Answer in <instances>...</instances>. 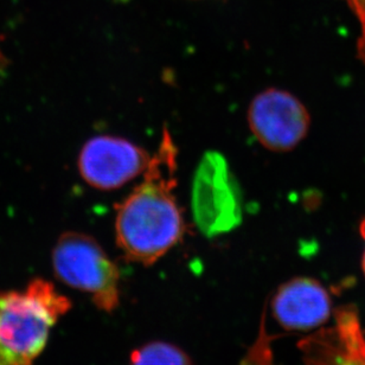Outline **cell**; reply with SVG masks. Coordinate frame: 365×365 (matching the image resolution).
Masks as SVG:
<instances>
[{
	"label": "cell",
	"mask_w": 365,
	"mask_h": 365,
	"mask_svg": "<svg viewBox=\"0 0 365 365\" xmlns=\"http://www.w3.org/2000/svg\"><path fill=\"white\" fill-rule=\"evenodd\" d=\"M177 171L178 148L165 127L140 184L115 207L116 245L127 261L151 266L184 237Z\"/></svg>",
	"instance_id": "cell-1"
},
{
	"label": "cell",
	"mask_w": 365,
	"mask_h": 365,
	"mask_svg": "<svg viewBox=\"0 0 365 365\" xmlns=\"http://www.w3.org/2000/svg\"><path fill=\"white\" fill-rule=\"evenodd\" d=\"M71 309V299L44 279L30 281L24 291H0V346L35 362L48 344L50 331Z\"/></svg>",
	"instance_id": "cell-2"
},
{
	"label": "cell",
	"mask_w": 365,
	"mask_h": 365,
	"mask_svg": "<svg viewBox=\"0 0 365 365\" xmlns=\"http://www.w3.org/2000/svg\"><path fill=\"white\" fill-rule=\"evenodd\" d=\"M51 261L57 279L91 295L98 309L113 312L119 306V269L94 237L64 232L53 246Z\"/></svg>",
	"instance_id": "cell-3"
},
{
	"label": "cell",
	"mask_w": 365,
	"mask_h": 365,
	"mask_svg": "<svg viewBox=\"0 0 365 365\" xmlns=\"http://www.w3.org/2000/svg\"><path fill=\"white\" fill-rule=\"evenodd\" d=\"M193 217L200 232L216 236L235 229L242 209L239 187L220 153L204 155L193 180Z\"/></svg>",
	"instance_id": "cell-4"
},
{
	"label": "cell",
	"mask_w": 365,
	"mask_h": 365,
	"mask_svg": "<svg viewBox=\"0 0 365 365\" xmlns=\"http://www.w3.org/2000/svg\"><path fill=\"white\" fill-rule=\"evenodd\" d=\"M248 125L264 148L277 153L294 150L311 128L309 109L289 91L268 88L250 102Z\"/></svg>",
	"instance_id": "cell-5"
},
{
	"label": "cell",
	"mask_w": 365,
	"mask_h": 365,
	"mask_svg": "<svg viewBox=\"0 0 365 365\" xmlns=\"http://www.w3.org/2000/svg\"><path fill=\"white\" fill-rule=\"evenodd\" d=\"M151 155L125 138L96 135L82 146L78 173L88 185L113 191L143 176Z\"/></svg>",
	"instance_id": "cell-6"
},
{
	"label": "cell",
	"mask_w": 365,
	"mask_h": 365,
	"mask_svg": "<svg viewBox=\"0 0 365 365\" xmlns=\"http://www.w3.org/2000/svg\"><path fill=\"white\" fill-rule=\"evenodd\" d=\"M271 312L284 330H312L329 319L330 295L314 279L294 277L277 288L271 300Z\"/></svg>",
	"instance_id": "cell-7"
},
{
	"label": "cell",
	"mask_w": 365,
	"mask_h": 365,
	"mask_svg": "<svg viewBox=\"0 0 365 365\" xmlns=\"http://www.w3.org/2000/svg\"><path fill=\"white\" fill-rule=\"evenodd\" d=\"M130 365H193L189 356L177 345L166 341H151L135 349Z\"/></svg>",
	"instance_id": "cell-8"
},
{
	"label": "cell",
	"mask_w": 365,
	"mask_h": 365,
	"mask_svg": "<svg viewBox=\"0 0 365 365\" xmlns=\"http://www.w3.org/2000/svg\"><path fill=\"white\" fill-rule=\"evenodd\" d=\"M356 14L361 26V35L357 43V56L365 67V0H344Z\"/></svg>",
	"instance_id": "cell-9"
},
{
	"label": "cell",
	"mask_w": 365,
	"mask_h": 365,
	"mask_svg": "<svg viewBox=\"0 0 365 365\" xmlns=\"http://www.w3.org/2000/svg\"><path fill=\"white\" fill-rule=\"evenodd\" d=\"M0 365H34V363L26 362L24 359H18L0 348Z\"/></svg>",
	"instance_id": "cell-10"
},
{
	"label": "cell",
	"mask_w": 365,
	"mask_h": 365,
	"mask_svg": "<svg viewBox=\"0 0 365 365\" xmlns=\"http://www.w3.org/2000/svg\"><path fill=\"white\" fill-rule=\"evenodd\" d=\"M359 234H361L362 239L365 241V217L363 218L362 221H361V225H359ZM362 268L365 275V250L364 253H363Z\"/></svg>",
	"instance_id": "cell-11"
},
{
	"label": "cell",
	"mask_w": 365,
	"mask_h": 365,
	"mask_svg": "<svg viewBox=\"0 0 365 365\" xmlns=\"http://www.w3.org/2000/svg\"><path fill=\"white\" fill-rule=\"evenodd\" d=\"M4 63V57L3 55H1V53H0V64Z\"/></svg>",
	"instance_id": "cell-12"
}]
</instances>
